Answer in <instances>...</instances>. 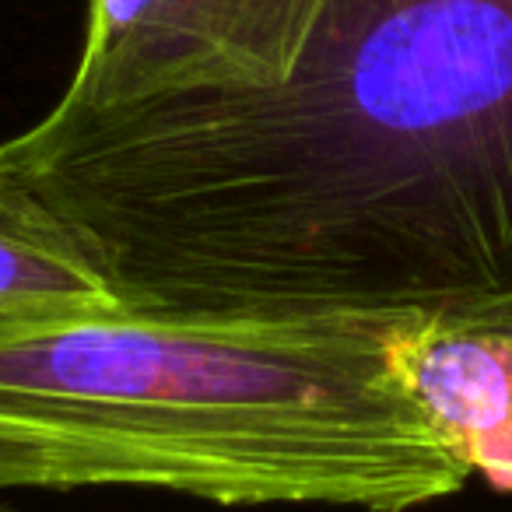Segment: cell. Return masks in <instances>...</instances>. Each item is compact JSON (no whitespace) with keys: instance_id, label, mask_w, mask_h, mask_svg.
<instances>
[{"instance_id":"6da1fadb","label":"cell","mask_w":512,"mask_h":512,"mask_svg":"<svg viewBox=\"0 0 512 512\" xmlns=\"http://www.w3.org/2000/svg\"><path fill=\"white\" fill-rule=\"evenodd\" d=\"M46 169L134 316L512 302V0H334L292 85L57 109Z\"/></svg>"},{"instance_id":"7a4b0ae2","label":"cell","mask_w":512,"mask_h":512,"mask_svg":"<svg viewBox=\"0 0 512 512\" xmlns=\"http://www.w3.org/2000/svg\"><path fill=\"white\" fill-rule=\"evenodd\" d=\"M400 313L0 323V491L411 512L470 470L393 369Z\"/></svg>"},{"instance_id":"3957f363","label":"cell","mask_w":512,"mask_h":512,"mask_svg":"<svg viewBox=\"0 0 512 512\" xmlns=\"http://www.w3.org/2000/svg\"><path fill=\"white\" fill-rule=\"evenodd\" d=\"M334 0H88L60 106L106 113L292 85Z\"/></svg>"},{"instance_id":"277c9868","label":"cell","mask_w":512,"mask_h":512,"mask_svg":"<svg viewBox=\"0 0 512 512\" xmlns=\"http://www.w3.org/2000/svg\"><path fill=\"white\" fill-rule=\"evenodd\" d=\"M390 355L470 477L512 491V302L400 313Z\"/></svg>"},{"instance_id":"5b68a950","label":"cell","mask_w":512,"mask_h":512,"mask_svg":"<svg viewBox=\"0 0 512 512\" xmlns=\"http://www.w3.org/2000/svg\"><path fill=\"white\" fill-rule=\"evenodd\" d=\"M127 316L78 235L0 169V323Z\"/></svg>"},{"instance_id":"8992f818","label":"cell","mask_w":512,"mask_h":512,"mask_svg":"<svg viewBox=\"0 0 512 512\" xmlns=\"http://www.w3.org/2000/svg\"><path fill=\"white\" fill-rule=\"evenodd\" d=\"M0 512H11V509H8V505H4V502H0Z\"/></svg>"}]
</instances>
